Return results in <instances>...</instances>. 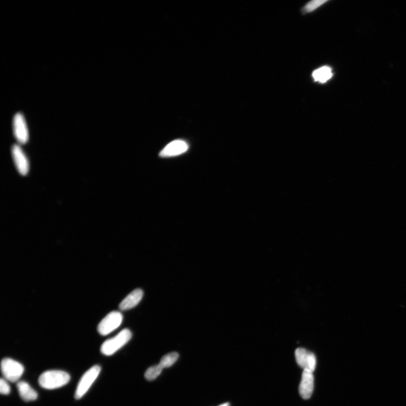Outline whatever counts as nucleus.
Returning <instances> with one entry per match:
<instances>
[{"instance_id": "6", "label": "nucleus", "mask_w": 406, "mask_h": 406, "mask_svg": "<svg viewBox=\"0 0 406 406\" xmlns=\"http://www.w3.org/2000/svg\"><path fill=\"white\" fill-rule=\"evenodd\" d=\"M13 128L14 136L21 145H24L29 141V131L26 122L21 113H17L13 118Z\"/></svg>"}, {"instance_id": "7", "label": "nucleus", "mask_w": 406, "mask_h": 406, "mask_svg": "<svg viewBox=\"0 0 406 406\" xmlns=\"http://www.w3.org/2000/svg\"><path fill=\"white\" fill-rule=\"evenodd\" d=\"M295 358L299 367L303 370L313 372L315 370L317 360L315 355L306 349L298 348L295 351Z\"/></svg>"}, {"instance_id": "9", "label": "nucleus", "mask_w": 406, "mask_h": 406, "mask_svg": "<svg viewBox=\"0 0 406 406\" xmlns=\"http://www.w3.org/2000/svg\"><path fill=\"white\" fill-rule=\"evenodd\" d=\"M188 145L186 141L181 140H174L166 146L160 152L161 158H169L181 155L188 149Z\"/></svg>"}, {"instance_id": "12", "label": "nucleus", "mask_w": 406, "mask_h": 406, "mask_svg": "<svg viewBox=\"0 0 406 406\" xmlns=\"http://www.w3.org/2000/svg\"><path fill=\"white\" fill-rule=\"evenodd\" d=\"M17 389L21 397L26 402L35 400L38 398V393L25 381L18 382Z\"/></svg>"}, {"instance_id": "14", "label": "nucleus", "mask_w": 406, "mask_h": 406, "mask_svg": "<svg viewBox=\"0 0 406 406\" xmlns=\"http://www.w3.org/2000/svg\"><path fill=\"white\" fill-rule=\"evenodd\" d=\"M178 357L179 355L176 352L169 353L161 359L159 364L163 368L171 367L177 361Z\"/></svg>"}, {"instance_id": "3", "label": "nucleus", "mask_w": 406, "mask_h": 406, "mask_svg": "<svg viewBox=\"0 0 406 406\" xmlns=\"http://www.w3.org/2000/svg\"><path fill=\"white\" fill-rule=\"evenodd\" d=\"M2 372L6 379L12 382H15L20 379L24 374L25 368L20 363L11 358H4L2 360Z\"/></svg>"}, {"instance_id": "5", "label": "nucleus", "mask_w": 406, "mask_h": 406, "mask_svg": "<svg viewBox=\"0 0 406 406\" xmlns=\"http://www.w3.org/2000/svg\"><path fill=\"white\" fill-rule=\"evenodd\" d=\"M123 316L121 312L114 311L106 316L99 323L98 331L103 336H106L118 328L121 325Z\"/></svg>"}, {"instance_id": "8", "label": "nucleus", "mask_w": 406, "mask_h": 406, "mask_svg": "<svg viewBox=\"0 0 406 406\" xmlns=\"http://www.w3.org/2000/svg\"><path fill=\"white\" fill-rule=\"evenodd\" d=\"M12 158L16 167L22 176H26L29 171V162L24 151L19 145H13L12 149Z\"/></svg>"}, {"instance_id": "10", "label": "nucleus", "mask_w": 406, "mask_h": 406, "mask_svg": "<svg viewBox=\"0 0 406 406\" xmlns=\"http://www.w3.org/2000/svg\"><path fill=\"white\" fill-rule=\"evenodd\" d=\"M315 385V378L313 372L303 370L301 380L299 385V393L304 399L311 397Z\"/></svg>"}, {"instance_id": "13", "label": "nucleus", "mask_w": 406, "mask_h": 406, "mask_svg": "<svg viewBox=\"0 0 406 406\" xmlns=\"http://www.w3.org/2000/svg\"><path fill=\"white\" fill-rule=\"evenodd\" d=\"M312 75L316 81L325 83L332 77V72L330 67L324 66L314 71Z\"/></svg>"}, {"instance_id": "17", "label": "nucleus", "mask_w": 406, "mask_h": 406, "mask_svg": "<svg viewBox=\"0 0 406 406\" xmlns=\"http://www.w3.org/2000/svg\"><path fill=\"white\" fill-rule=\"evenodd\" d=\"M11 392V387L6 380L0 381V393L3 395H8Z\"/></svg>"}, {"instance_id": "2", "label": "nucleus", "mask_w": 406, "mask_h": 406, "mask_svg": "<svg viewBox=\"0 0 406 406\" xmlns=\"http://www.w3.org/2000/svg\"><path fill=\"white\" fill-rule=\"evenodd\" d=\"M132 334L129 329H124L113 338L105 341L101 346L100 352L106 356H110L126 345L132 338Z\"/></svg>"}, {"instance_id": "18", "label": "nucleus", "mask_w": 406, "mask_h": 406, "mask_svg": "<svg viewBox=\"0 0 406 406\" xmlns=\"http://www.w3.org/2000/svg\"><path fill=\"white\" fill-rule=\"evenodd\" d=\"M219 406H230V404L229 403H224L223 404H221V405H220Z\"/></svg>"}, {"instance_id": "16", "label": "nucleus", "mask_w": 406, "mask_h": 406, "mask_svg": "<svg viewBox=\"0 0 406 406\" xmlns=\"http://www.w3.org/2000/svg\"><path fill=\"white\" fill-rule=\"evenodd\" d=\"M326 2L327 1H322V0H315V1L311 2L304 7V11L306 13L312 12Z\"/></svg>"}, {"instance_id": "4", "label": "nucleus", "mask_w": 406, "mask_h": 406, "mask_svg": "<svg viewBox=\"0 0 406 406\" xmlns=\"http://www.w3.org/2000/svg\"><path fill=\"white\" fill-rule=\"evenodd\" d=\"M100 371L101 367L98 365H95L84 373L77 386L75 394V399H81L87 393L96 378L98 377Z\"/></svg>"}, {"instance_id": "11", "label": "nucleus", "mask_w": 406, "mask_h": 406, "mask_svg": "<svg viewBox=\"0 0 406 406\" xmlns=\"http://www.w3.org/2000/svg\"><path fill=\"white\" fill-rule=\"evenodd\" d=\"M143 296H144V292L141 289L134 290L119 304L120 309L124 311L136 307L141 301Z\"/></svg>"}, {"instance_id": "15", "label": "nucleus", "mask_w": 406, "mask_h": 406, "mask_svg": "<svg viewBox=\"0 0 406 406\" xmlns=\"http://www.w3.org/2000/svg\"><path fill=\"white\" fill-rule=\"evenodd\" d=\"M163 368L159 364L150 367L145 372V377L148 380H154L156 379L162 372Z\"/></svg>"}, {"instance_id": "1", "label": "nucleus", "mask_w": 406, "mask_h": 406, "mask_svg": "<svg viewBox=\"0 0 406 406\" xmlns=\"http://www.w3.org/2000/svg\"><path fill=\"white\" fill-rule=\"evenodd\" d=\"M70 379V375L66 372L51 370L45 371L40 375L39 383L43 388L52 390L66 385Z\"/></svg>"}]
</instances>
